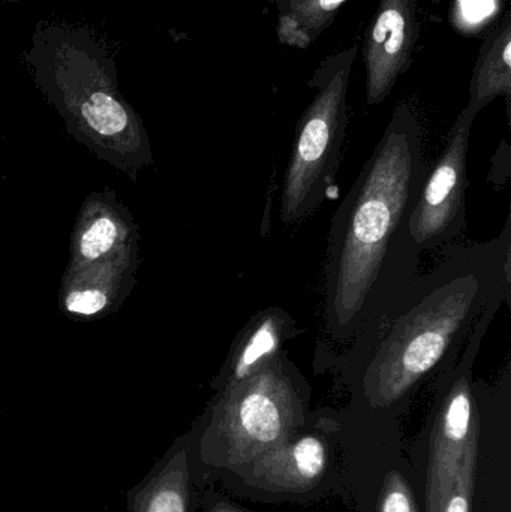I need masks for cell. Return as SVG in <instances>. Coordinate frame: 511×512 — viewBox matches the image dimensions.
I'll return each instance as SVG.
<instances>
[{
  "label": "cell",
  "instance_id": "6da1fadb",
  "mask_svg": "<svg viewBox=\"0 0 511 512\" xmlns=\"http://www.w3.org/2000/svg\"><path fill=\"white\" fill-rule=\"evenodd\" d=\"M428 171L419 114L401 102L332 219L315 364L366 336L419 277L410 218Z\"/></svg>",
  "mask_w": 511,
  "mask_h": 512
},
{
  "label": "cell",
  "instance_id": "7a4b0ae2",
  "mask_svg": "<svg viewBox=\"0 0 511 512\" xmlns=\"http://www.w3.org/2000/svg\"><path fill=\"white\" fill-rule=\"evenodd\" d=\"M510 219L485 245H447L399 303L329 361L353 379L371 411L399 405L423 379L458 357L479 319L510 301Z\"/></svg>",
  "mask_w": 511,
  "mask_h": 512
},
{
  "label": "cell",
  "instance_id": "3957f363",
  "mask_svg": "<svg viewBox=\"0 0 511 512\" xmlns=\"http://www.w3.org/2000/svg\"><path fill=\"white\" fill-rule=\"evenodd\" d=\"M21 62L78 143L132 180L153 164L146 126L120 92L116 60L101 33L87 24L38 21Z\"/></svg>",
  "mask_w": 511,
  "mask_h": 512
},
{
  "label": "cell",
  "instance_id": "277c9868",
  "mask_svg": "<svg viewBox=\"0 0 511 512\" xmlns=\"http://www.w3.org/2000/svg\"><path fill=\"white\" fill-rule=\"evenodd\" d=\"M357 47L330 54L308 80L311 104L300 117L282 182L279 216L296 225L314 215L335 183L348 123V86Z\"/></svg>",
  "mask_w": 511,
  "mask_h": 512
},
{
  "label": "cell",
  "instance_id": "5b68a950",
  "mask_svg": "<svg viewBox=\"0 0 511 512\" xmlns=\"http://www.w3.org/2000/svg\"><path fill=\"white\" fill-rule=\"evenodd\" d=\"M305 423V382L287 351L219 391L203 445L221 442L227 465H251L290 442Z\"/></svg>",
  "mask_w": 511,
  "mask_h": 512
},
{
  "label": "cell",
  "instance_id": "8992f818",
  "mask_svg": "<svg viewBox=\"0 0 511 512\" xmlns=\"http://www.w3.org/2000/svg\"><path fill=\"white\" fill-rule=\"evenodd\" d=\"M497 312H486L468 336L461 354L441 367L447 379V388L432 426L426 480L428 512L437 511L449 495L461 468L465 448L474 433L480 430L473 367Z\"/></svg>",
  "mask_w": 511,
  "mask_h": 512
},
{
  "label": "cell",
  "instance_id": "52a82bcc",
  "mask_svg": "<svg viewBox=\"0 0 511 512\" xmlns=\"http://www.w3.org/2000/svg\"><path fill=\"white\" fill-rule=\"evenodd\" d=\"M476 114L461 111L447 135L446 147L429 168L410 218V231L420 251L453 245L467 225L468 146Z\"/></svg>",
  "mask_w": 511,
  "mask_h": 512
},
{
  "label": "cell",
  "instance_id": "ba28073f",
  "mask_svg": "<svg viewBox=\"0 0 511 512\" xmlns=\"http://www.w3.org/2000/svg\"><path fill=\"white\" fill-rule=\"evenodd\" d=\"M419 35V0H380L363 39L369 107L386 101L410 69Z\"/></svg>",
  "mask_w": 511,
  "mask_h": 512
},
{
  "label": "cell",
  "instance_id": "9c48e42d",
  "mask_svg": "<svg viewBox=\"0 0 511 512\" xmlns=\"http://www.w3.org/2000/svg\"><path fill=\"white\" fill-rule=\"evenodd\" d=\"M138 240L110 258L63 274L60 310L74 321H96L116 312L135 286Z\"/></svg>",
  "mask_w": 511,
  "mask_h": 512
},
{
  "label": "cell",
  "instance_id": "30bf717a",
  "mask_svg": "<svg viewBox=\"0 0 511 512\" xmlns=\"http://www.w3.org/2000/svg\"><path fill=\"white\" fill-rule=\"evenodd\" d=\"M138 240V227L116 192L104 189L84 200L71 234L66 270L110 258Z\"/></svg>",
  "mask_w": 511,
  "mask_h": 512
},
{
  "label": "cell",
  "instance_id": "8fae6325",
  "mask_svg": "<svg viewBox=\"0 0 511 512\" xmlns=\"http://www.w3.org/2000/svg\"><path fill=\"white\" fill-rule=\"evenodd\" d=\"M300 334L296 319L281 307L255 313L239 331L215 381L216 390L239 384L272 363L285 351V343Z\"/></svg>",
  "mask_w": 511,
  "mask_h": 512
},
{
  "label": "cell",
  "instance_id": "7c38bea8",
  "mask_svg": "<svg viewBox=\"0 0 511 512\" xmlns=\"http://www.w3.org/2000/svg\"><path fill=\"white\" fill-rule=\"evenodd\" d=\"M329 462L326 439L317 435L291 439L251 463L252 484L269 492L305 493L314 489Z\"/></svg>",
  "mask_w": 511,
  "mask_h": 512
},
{
  "label": "cell",
  "instance_id": "4fadbf2b",
  "mask_svg": "<svg viewBox=\"0 0 511 512\" xmlns=\"http://www.w3.org/2000/svg\"><path fill=\"white\" fill-rule=\"evenodd\" d=\"M194 504L191 442L180 438L152 471L126 493L128 512H191Z\"/></svg>",
  "mask_w": 511,
  "mask_h": 512
},
{
  "label": "cell",
  "instance_id": "5bb4252c",
  "mask_svg": "<svg viewBox=\"0 0 511 512\" xmlns=\"http://www.w3.org/2000/svg\"><path fill=\"white\" fill-rule=\"evenodd\" d=\"M498 96L510 105L511 96V14L483 39L470 81L467 108L479 114Z\"/></svg>",
  "mask_w": 511,
  "mask_h": 512
},
{
  "label": "cell",
  "instance_id": "9a60e30c",
  "mask_svg": "<svg viewBox=\"0 0 511 512\" xmlns=\"http://www.w3.org/2000/svg\"><path fill=\"white\" fill-rule=\"evenodd\" d=\"M276 11V36L287 47H312L348 0H267Z\"/></svg>",
  "mask_w": 511,
  "mask_h": 512
},
{
  "label": "cell",
  "instance_id": "2e32d148",
  "mask_svg": "<svg viewBox=\"0 0 511 512\" xmlns=\"http://www.w3.org/2000/svg\"><path fill=\"white\" fill-rule=\"evenodd\" d=\"M480 430L474 433L473 438L465 448L461 468L456 475L455 484L450 490L443 504L435 512H471L474 486H476L477 454H479Z\"/></svg>",
  "mask_w": 511,
  "mask_h": 512
},
{
  "label": "cell",
  "instance_id": "e0dca14e",
  "mask_svg": "<svg viewBox=\"0 0 511 512\" xmlns=\"http://www.w3.org/2000/svg\"><path fill=\"white\" fill-rule=\"evenodd\" d=\"M377 512H419L413 490L399 472H389L384 478Z\"/></svg>",
  "mask_w": 511,
  "mask_h": 512
},
{
  "label": "cell",
  "instance_id": "ac0fdd59",
  "mask_svg": "<svg viewBox=\"0 0 511 512\" xmlns=\"http://www.w3.org/2000/svg\"><path fill=\"white\" fill-rule=\"evenodd\" d=\"M204 512H249L243 510V508L236 507V505H231L230 502H218V504L210 505Z\"/></svg>",
  "mask_w": 511,
  "mask_h": 512
},
{
  "label": "cell",
  "instance_id": "d6986e66",
  "mask_svg": "<svg viewBox=\"0 0 511 512\" xmlns=\"http://www.w3.org/2000/svg\"><path fill=\"white\" fill-rule=\"evenodd\" d=\"M20 2V0H0V3H17Z\"/></svg>",
  "mask_w": 511,
  "mask_h": 512
},
{
  "label": "cell",
  "instance_id": "ffe728a7",
  "mask_svg": "<svg viewBox=\"0 0 511 512\" xmlns=\"http://www.w3.org/2000/svg\"><path fill=\"white\" fill-rule=\"evenodd\" d=\"M426 2H431V3H440L441 0H426Z\"/></svg>",
  "mask_w": 511,
  "mask_h": 512
}]
</instances>
